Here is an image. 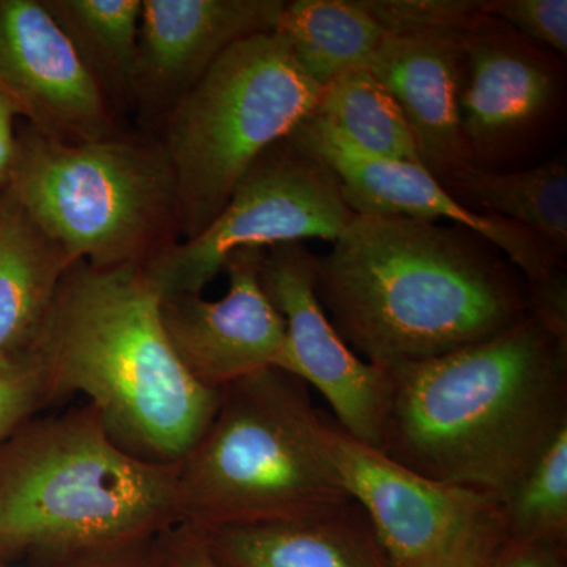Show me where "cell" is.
Here are the masks:
<instances>
[{"mask_svg": "<svg viewBox=\"0 0 567 567\" xmlns=\"http://www.w3.org/2000/svg\"><path fill=\"white\" fill-rule=\"evenodd\" d=\"M316 256L317 295L354 354L380 369L432 360L529 315L525 279L457 226L354 215Z\"/></svg>", "mask_w": 567, "mask_h": 567, "instance_id": "6da1fadb", "label": "cell"}, {"mask_svg": "<svg viewBox=\"0 0 567 567\" xmlns=\"http://www.w3.org/2000/svg\"><path fill=\"white\" fill-rule=\"evenodd\" d=\"M385 371L374 450L431 480L503 498L567 427V339L533 315L456 352Z\"/></svg>", "mask_w": 567, "mask_h": 567, "instance_id": "7a4b0ae2", "label": "cell"}, {"mask_svg": "<svg viewBox=\"0 0 567 567\" xmlns=\"http://www.w3.org/2000/svg\"><path fill=\"white\" fill-rule=\"evenodd\" d=\"M32 353L54 401L85 395L122 450L155 464L188 454L221 394L174 352L144 265H71Z\"/></svg>", "mask_w": 567, "mask_h": 567, "instance_id": "3957f363", "label": "cell"}, {"mask_svg": "<svg viewBox=\"0 0 567 567\" xmlns=\"http://www.w3.org/2000/svg\"><path fill=\"white\" fill-rule=\"evenodd\" d=\"M178 466L126 453L85 404L0 442V559L41 566L181 524Z\"/></svg>", "mask_w": 567, "mask_h": 567, "instance_id": "277c9868", "label": "cell"}, {"mask_svg": "<svg viewBox=\"0 0 567 567\" xmlns=\"http://www.w3.org/2000/svg\"><path fill=\"white\" fill-rule=\"evenodd\" d=\"M178 466L181 524L194 529L315 516L352 503L308 385L264 369L221 388Z\"/></svg>", "mask_w": 567, "mask_h": 567, "instance_id": "5b68a950", "label": "cell"}, {"mask_svg": "<svg viewBox=\"0 0 567 567\" xmlns=\"http://www.w3.org/2000/svg\"><path fill=\"white\" fill-rule=\"evenodd\" d=\"M6 192L74 264L144 265L181 240L158 140L118 133L66 142L25 123Z\"/></svg>", "mask_w": 567, "mask_h": 567, "instance_id": "8992f818", "label": "cell"}, {"mask_svg": "<svg viewBox=\"0 0 567 567\" xmlns=\"http://www.w3.org/2000/svg\"><path fill=\"white\" fill-rule=\"evenodd\" d=\"M322 87L278 32L238 41L182 96L159 144L177 197L181 240L207 229L260 156L315 112Z\"/></svg>", "mask_w": 567, "mask_h": 567, "instance_id": "52a82bcc", "label": "cell"}, {"mask_svg": "<svg viewBox=\"0 0 567 567\" xmlns=\"http://www.w3.org/2000/svg\"><path fill=\"white\" fill-rule=\"evenodd\" d=\"M327 445L391 567H491L509 540L494 492L417 475L330 420Z\"/></svg>", "mask_w": 567, "mask_h": 567, "instance_id": "ba28073f", "label": "cell"}, {"mask_svg": "<svg viewBox=\"0 0 567 567\" xmlns=\"http://www.w3.org/2000/svg\"><path fill=\"white\" fill-rule=\"evenodd\" d=\"M353 216L333 171L284 140L249 167L207 229L164 246L144 270L162 298L203 295L237 249L312 238L334 244Z\"/></svg>", "mask_w": 567, "mask_h": 567, "instance_id": "9c48e42d", "label": "cell"}, {"mask_svg": "<svg viewBox=\"0 0 567 567\" xmlns=\"http://www.w3.org/2000/svg\"><path fill=\"white\" fill-rule=\"evenodd\" d=\"M565 66L505 22L483 14L458 37L457 110L473 166L527 151L557 117Z\"/></svg>", "mask_w": 567, "mask_h": 567, "instance_id": "30bf717a", "label": "cell"}, {"mask_svg": "<svg viewBox=\"0 0 567 567\" xmlns=\"http://www.w3.org/2000/svg\"><path fill=\"white\" fill-rule=\"evenodd\" d=\"M287 140L333 171L354 215L453 221L494 246L528 287L566 268L565 260L535 234L516 223L465 207L421 164L368 155L312 114Z\"/></svg>", "mask_w": 567, "mask_h": 567, "instance_id": "8fae6325", "label": "cell"}, {"mask_svg": "<svg viewBox=\"0 0 567 567\" xmlns=\"http://www.w3.org/2000/svg\"><path fill=\"white\" fill-rule=\"evenodd\" d=\"M260 281L286 322L279 369L315 386L339 427L375 447L390 379L385 369L354 354L334 330L317 295L315 254L303 244L265 249Z\"/></svg>", "mask_w": 567, "mask_h": 567, "instance_id": "7c38bea8", "label": "cell"}, {"mask_svg": "<svg viewBox=\"0 0 567 567\" xmlns=\"http://www.w3.org/2000/svg\"><path fill=\"white\" fill-rule=\"evenodd\" d=\"M0 96L58 140L118 134L117 107L43 0H0Z\"/></svg>", "mask_w": 567, "mask_h": 567, "instance_id": "4fadbf2b", "label": "cell"}, {"mask_svg": "<svg viewBox=\"0 0 567 567\" xmlns=\"http://www.w3.org/2000/svg\"><path fill=\"white\" fill-rule=\"evenodd\" d=\"M264 256L262 248H241L227 257L223 271L229 289L221 300L162 298L163 327L174 352L197 382L213 390L281 368L286 322L260 281Z\"/></svg>", "mask_w": 567, "mask_h": 567, "instance_id": "5bb4252c", "label": "cell"}, {"mask_svg": "<svg viewBox=\"0 0 567 567\" xmlns=\"http://www.w3.org/2000/svg\"><path fill=\"white\" fill-rule=\"evenodd\" d=\"M282 0H142L133 103L162 123L238 41L275 32Z\"/></svg>", "mask_w": 567, "mask_h": 567, "instance_id": "9a60e30c", "label": "cell"}, {"mask_svg": "<svg viewBox=\"0 0 567 567\" xmlns=\"http://www.w3.org/2000/svg\"><path fill=\"white\" fill-rule=\"evenodd\" d=\"M462 32L386 33L368 65L404 112L421 164L439 182L473 164L457 110Z\"/></svg>", "mask_w": 567, "mask_h": 567, "instance_id": "2e32d148", "label": "cell"}, {"mask_svg": "<svg viewBox=\"0 0 567 567\" xmlns=\"http://www.w3.org/2000/svg\"><path fill=\"white\" fill-rule=\"evenodd\" d=\"M194 532L221 567H391L354 502L315 516Z\"/></svg>", "mask_w": 567, "mask_h": 567, "instance_id": "e0dca14e", "label": "cell"}, {"mask_svg": "<svg viewBox=\"0 0 567 567\" xmlns=\"http://www.w3.org/2000/svg\"><path fill=\"white\" fill-rule=\"evenodd\" d=\"M73 260L0 192V364L31 354Z\"/></svg>", "mask_w": 567, "mask_h": 567, "instance_id": "ac0fdd59", "label": "cell"}, {"mask_svg": "<svg viewBox=\"0 0 567 567\" xmlns=\"http://www.w3.org/2000/svg\"><path fill=\"white\" fill-rule=\"evenodd\" d=\"M458 203L525 227L559 259L567 252V162L565 155L520 171L462 167L440 182Z\"/></svg>", "mask_w": 567, "mask_h": 567, "instance_id": "d6986e66", "label": "cell"}, {"mask_svg": "<svg viewBox=\"0 0 567 567\" xmlns=\"http://www.w3.org/2000/svg\"><path fill=\"white\" fill-rule=\"evenodd\" d=\"M276 32L322 89L346 71L368 66L386 35L363 0L286 2Z\"/></svg>", "mask_w": 567, "mask_h": 567, "instance_id": "ffe728a7", "label": "cell"}, {"mask_svg": "<svg viewBox=\"0 0 567 567\" xmlns=\"http://www.w3.org/2000/svg\"><path fill=\"white\" fill-rule=\"evenodd\" d=\"M117 107L133 103L142 0H43Z\"/></svg>", "mask_w": 567, "mask_h": 567, "instance_id": "44dd1931", "label": "cell"}, {"mask_svg": "<svg viewBox=\"0 0 567 567\" xmlns=\"http://www.w3.org/2000/svg\"><path fill=\"white\" fill-rule=\"evenodd\" d=\"M312 115L368 155L421 164L404 112L368 66L346 71L324 85Z\"/></svg>", "mask_w": 567, "mask_h": 567, "instance_id": "7402d4cb", "label": "cell"}, {"mask_svg": "<svg viewBox=\"0 0 567 567\" xmlns=\"http://www.w3.org/2000/svg\"><path fill=\"white\" fill-rule=\"evenodd\" d=\"M509 539L567 544V427L503 496Z\"/></svg>", "mask_w": 567, "mask_h": 567, "instance_id": "603a6c76", "label": "cell"}, {"mask_svg": "<svg viewBox=\"0 0 567 567\" xmlns=\"http://www.w3.org/2000/svg\"><path fill=\"white\" fill-rule=\"evenodd\" d=\"M386 33L462 32L483 17V0H363Z\"/></svg>", "mask_w": 567, "mask_h": 567, "instance_id": "cb8c5ba5", "label": "cell"}, {"mask_svg": "<svg viewBox=\"0 0 567 567\" xmlns=\"http://www.w3.org/2000/svg\"><path fill=\"white\" fill-rule=\"evenodd\" d=\"M483 13L505 22L533 43L567 55L566 0H483Z\"/></svg>", "mask_w": 567, "mask_h": 567, "instance_id": "d4e9b609", "label": "cell"}, {"mask_svg": "<svg viewBox=\"0 0 567 567\" xmlns=\"http://www.w3.org/2000/svg\"><path fill=\"white\" fill-rule=\"evenodd\" d=\"M52 401L35 354L0 364V442Z\"/></svg>", "mask_w": 567, "mask_h": 567, "instance_id": "484cf974", "label": "cell"}, {"mask_svg": "<svg viewBox=\"0 0 567 567\" xmlns=\"http://www.w3.org/2000/svg\"><path fill=\"white\" fill-rule=\"evenodd\" d=\"M159 567H221L193 528L178 524L153 539Z\"/></svg>", "mask_w": 567, "mask_h": 567, "instance_id": "4316f807", "label": "cell"}, {"mask_svg": "<svg viewBox=\"0 0 567 567\" xmlns=\"http://www.w3.org/2000/svg\"><path fill=\"white\" fill-rule=\"evenodd\" d=\"M153 539L99 548L43 567H159Z\"/></svg>", "mask_w": 567, "mask_h": 567, "instance_id": "83f0119b", "label": "cell"}, {"mask_svg": "<svg viewBox=\"0 0 567 567\" xmlns=\"http://www.w3.org/2000/svg\"><path fill=\"white\" fill-rule=\"evenodd\" d=\"M491 567H566V548L539 540L509 539Z\"/></svg>", "mask_w": 567, "mask_h": 567, "instance_id": "f1b7e54d", "label": "cell"}, {"mask_svg": "<svg viewBox=\"0 0 567 567\" xmlns=\"http://www.w3.org/2000/svg\"><path fill=\"white\" fill-rule=\"evenodd\" d=\"M13 107L0 96V192L6 189L9 183L14 155H17L18 132L14 128Z\"/></svg>", "mask_w": 567, "mask_h": 567, "instance_id": "f546056e", "label": "cell"}]
</instances>
